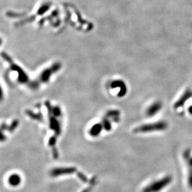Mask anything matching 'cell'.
I'll use <instances>...</instances> for the list:
<instances>
[{
  "label": "cell",
  "mask_w": 192,
  "mask_h": 192,
  "mask_svg": "<svg viewBox=\"0 0 192 192\" xmlns=\"http://www.w3.org/2000/svg\"><path fill=\"white\" fill-rule=\"evenodd\" d=\"M168 128V124L166 121H160L150 124H144L141 126L135 129L136 132H148L153 131H162L167 129Z\"/></svg>",
  "instance_id": "cell-2"
},
{
  "label": "cell",
  "mask_w": 192,
  "mask_h": 192,
  "mask_svg": "<svg viewBox=\"0 0 192 192\" xmlns=\"http://www.w3.org/2000/svg\"><path fill=\"white\" fill-rule=\"evenodd\" d=\"M192 97V90L190 89H187L184 92V93L181 96V97L175 103L174 107L175 109H178L183 107L189 99Z\"/></svg>",
  "instance_id": "cell-3"
},
{
  "label": "cell",
  "mask_w": 192,
  "mask_h": 192,
  "mask_svg": "<svg viewBox=\"0 0 192 192\" xmlns=\"http://www.w3.org/2000/svg\"><path fill=\"white\" fill-rule=\"evenodd\" d=\"M188 112H189V113L190 115H192V104L190 106V107L188 108Z\"/></svg>",
  "instance_id": "cell-7"
},
{
  "label": "cell",
  "mask_w": 192,
  "mask_h": 192,
  "mask_svg": "<svg viewBox=\"0 0 192 192\" xmlns=\"http://www.w3.org/2000/svg\"><path fill=\"white\" fill-rule=\"evenodd\" d=\"M172 177L170 175L162 177L161 179L152 182L145 187L142 192H160L172 182Z\"/></svg>",
  "instance_id": "cell-1"
},
{
  "label": "cell",
  "mask_w": 192,
  "mask_h": 192,
  "mask_svg": "<svg viewBox=\"0 0 192 192\" xmlns=\"http://www.w3.org/2000/svg\"><path fill=\"white\" fill-rule=\"evenodd\" d=\"M188 185L190 188H192V169H190L188 170Z\"/></svg>",
  "instance_id": "cell-6"
},
{
  "label": "cell",
  "mask_w": 192,
  "mask_h": 192,
  "mask_svg": "<svg viewBox=\"0 0 192 192\" xmlns=\"http://www.w3.org/2000/svg\"><path fill=\"white\" fill-rule=\"evenodd\" d=\"M183 157L184 159L186 161L188 166V169H192V156L191 154V150L190 149H186L183 153Z\"/></svg>",
  "instance_id": "cell-5"
},
{
  "label": "cell",
  "mask_w": 192,
  "mask_h": 192,
  "mask_svg": "<svg viewBox=\"0 0 192 192\" xmlns=\"http://www.w3.org/2000/svg\"><path fill=\"white\" fill-rule=\"evenodd\" d=\"M162 103L161 101H155L152 104L146 111V115L149 117L155 116L158 111L162 108Z\"/></svg>",
  "instance_id": "cell-4"
}]
</instances>
